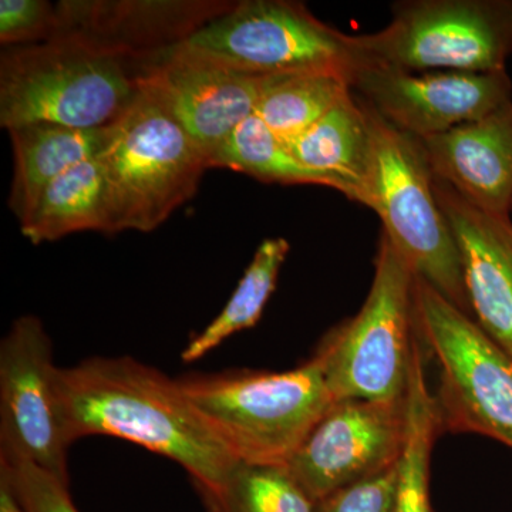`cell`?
I'll list each match as a JSON object with an SVG mask.
<instances>
[{
  "label": "cell",
  "instance_id": "cell-22",
  "mask_svg": "<svg viewBox=\"0 0 512 512\" xmlns=\"http://www.w3.org/2000/svg\"><path fill=\"white\" fill-rule=\"evenodd\" d=\"M291 245L285 238H266L231 298L210 325L195 335L181 353L184 363L197 362L221 343L258 323L271 299Z\"/></svg>",
  "mask_w": 512,
  "mask_h": 512
},
{
  "label": "cell",
  "instance_id": "cell-15",
  "mask_svg": "<svg viewBox=\"0 0 512 512\" xmlns=\"http://www.w3.org/2000/svg\"><path fill=\"white\" fill-rule=\"evenodd\" d=\"M456 239L471 315L512 356L511 215L481 210L434 177Z\"/></svg>",
  "mask_w": 512,
  "mask_h": 512
},
{
  "label": "cell",
  "instance_id": "cell-26",
  "mask_svg": "<svg viewBox=\"0 0 512 512\" xmlns=\"http://www.w3.org/2000/svg\"><path fill=\"white\" fill-rule=\"evenodd\" d=\"M399 463L326 495L315 503V512H393L399 485Z\"/></svg>",
  "mask_w": 512,
  "mask_h": 512
},
{
  "label": "cell",
  "instance_id": "cell-11",
  "mask_svg": "<svg viewBox=\"0 0 512 512\" xmlns=\"http://www.w3.org/2000/svg\"><path fill=\"white\" fill-rule=\"evenodd\" d=\"M137 86L210 158L254 116L268 76L245 72L183 42L133 64Z\"/></svg>",
  "mask_w": 512,
  "mask_h": 512
},
{
  "label": "cell",
  "instance_id": "cell-29",
  "mask_svg": "<svg viewBox=\"0 0 512 512\" xmlns=\"http://www.w3.org/2000/svg\"><path fill=\"white\" fill-rule=\"evenodd\" d=\"M208 512H220V511H217V510H212V508H207Z\"/></svg>",
  "mask_w": 512,
  "mask_h": 512
},
{
  "label": "cell",
  "instance_id": "cell-4",
  "mask_svg": "<svg viewBox=\"0 0 512 512\" xmlns=\"http://www.w3.org/2000/svg\"><path fill=\"white\" fill-rule=\"evenodd\" d=\"M414 285L412 266L382 232L365 303L356 316L333 329L313 355L335 402L404 399L416 342Z\"/></svg>",
  "mask_w": 512,
  "mask_h": 512
},
{
  "label": "cell",
  "instance_id": "cell-8",
  "mask_svg": "<svg viewBox=\"0 0 512 512\" xmlns=\"http://www.w3.org/2000/svg\"><path fill=\"white\" fill-rule=\"evenodd\" d=\"M355 42L370 62L406 72H503L512 0H404L384 28Z\"/></svg>",
  "mask_w": 512,
  "mask_h": 512
},
{
  "label": "cell",
  "instance_id": "cell-9",
  "mask_svg": "<svg viewBox=\"0 0 512 512\" xmlns=\"http://www.w3.org/2000/svg\"><path fill=\"white\" fill-rule=\"evenodd\" d=\"M188 46L259 76L336 72L355 79L372 63L346 35L293 0H242L185 40Z\"/></svg>",
  "mask_w": 512,
  "mask_h": 512
},
{
  "label": "cell",
  "instance_id": "cell-30",
  "mask_svg": "<svg viewBox=\"0 0 512 512\" xmlns=\"http://www.w3.org/2000/svg\"><path fill=\"white\" fill-rule=\"evenodd\" d=\"M511 212H512V210H511Z\"/></svg>",
  "mask_w": 512,
  "mask_h": 512
},
{
  "label": "cell",
  "instance_id": "cell-13",
  "mask_svg": "<svg viewBox=\"0 0 512 512\" xmlns=\"http://www.w3.org/2000/svg\"><path fill=\"white\" fill-rule=\"evenodd\" d=\"M352 89L384 120L419 140L481 119L512 101L507 70L406 72L369 63L357 70Z\"/></svg>",
  "mask_w": 512,
  "mask_h": 512
},
{
  "label": "cell",
  "instance_id": "cell-23",
  "mask_svg": "<svg viewBox=\"0 0 512 512\" xmlns=\"http://www.w3.org/2000/svg\"><path fill=\"white\" fill-rule=\"evenodd\" d=\"M211 167L229 168L265 183L329 188L328 181L299 163L256 114L239 124L212 154Z\"/></svg>",
  "mask_w": 512,
  "mask_h": 512
},
{
  "label": "cell",
  "instance_id": "cell-7",
  "mask_svg": "<svg viewBox=\"0 0 512 512\" xmlns=\"http://www.w3.org/2000/svg\"><path fill=\"white\" fill-rule=\"evenodd\" d=\"M420 340L437 360L441 430L490 437L512 450V356L473 316L423 279L414 285Z\"/></svg>",
  "mask_w": 512,
  "mask_h": 512
},
{
  "label": "cell",
  "instance_id": "cell-24",
  "mask_svg": "<svg viewBox=\"0 0 512 512\" xmlns=\"http://www.w3.org/2000/svg\"><path fill=\"white\" fill-rule=\"evenodd\" d=\"M201 497L205 507L220 512H315L285 466L239 464L221 493Z\"/></svg>",
  "mask_w": 512,
  "mask_h": 512
},
{
  "label": "cell",
  "instance_id": "cell-12",
  "mask_svg": "<svg viewBox=\"0 0 512 512\" xmlns=\"http://www.w3.org/2000/svg\"><path fill=\"white\" fill-rule=\"evenodd\" d=\"M406 396L399 402L339 400L285 464L313 503L399 463L406 443Z\"/></svg>",
  "mask_w": 512,
  "mask_h": 512
},
{
  "label": "cell",
  "instance_id": "cell-14",
  "mask_svg": "<svg viewBox=\"0 0 512 512\" xmlns=\"http://www.w3.org/2000/svg\"><path fill=\"white\" fill-rule=\"evenodd\" d=\"M235 2L221 0H64L49 40L137 64L190 39ZM47 40V42H49Z\"/></svg>",
  "mask_w": 512,
  "mask_h": 512
},
{
  "label": "cell",
  "instance_id": "cell-2",
  "mask_svg": "<svg viewBox=\"0 0 512 512\" xmlns=\"http://www.w3.org/2000/svg\"><path fill=\"white\" fill-rule=\"evenodd\" d=\"M184 396L241 464L285 466L335 403L315 356L286 372L177 379Z\"/></svg>",
  "mask_w": 512,
  "mask_h": 512
},
{
  "label": "cell",
  "instance_id": "cell-25",
  "mask_svg": "<svg viewBox=\"0 0 512 512\" xmlns=\"http://www.w3.org/2000/svg\"><path fill=\"white\" fill-rule=\"evenodd\" d=\"M13 490L26 512H79L67 490V481L29 461L0 456Z\"/></svg>",
  "mask_w": 512,
  "mask_h": 512
},
{
  "label": "cell",
  "instance_id": "cell-21",
  "mask_svg": "<svg viewBox=\"0 0 512 512\" xmlns=\"http://www.w3.org/2000/svg\"><path fill=\"white\" fill-rule=\"evenodd\" d=\"M352 79L336 72L274 74L265 80L255 114L288 143L352 93Z\"/></svg>",
  "mask_w": 512,
  "mask_h": 512
},
{
  "label": "cell",
  "instance_id": "cell-20",
  "mask_svg": "<svg viewBox=\"0 0 512 512\" xmlns=\"http://www.w3.org/2000/svg\"><path fill=\"white\" fill-rule=\"evenodd\" d=\"M423 357L420 339L416 336L406 390V443L399 463V485L393 512H433L430 458L441 424L436 397L427 386Z\"/></svg>",
  "mask_w": 512,
  "mask_h": 512
},
{
  "label": "cell",
  "instance_id": "cell-17",
  "mask_svg": "<svg viewBox=\"0 0 512 512\" xmlns=\"http://www.w3.org/2000/svg\"><path fill=\"white\" fill-rule=\"evenodd\" d=\"M285 146L299 163L325 178L329 188L360 204L372 158L373 131L369 109L353 90Z\"/></svg>",
  "mask_w": 512,
  "mask_h": 512
},
{
  "label": "cell",
  "instance_id": "cell-19",
  "mask_svg": "<svg viewBox=\"0 0 512 512\" xmlns=\"http://www.w3.org/2000/svg\"><path fill=\"white\" fill-rule=\"evenodd\" d=\"M20 229L33 245L84 231L116 234L100 156L76 165L47 185Z\"/></svg>",
  "mask_w": 512,
  "mask_h": 512
},
{
  "label": "cell",
  "instance_id": "cell-6",
  "mask_svg": "<svg viewBox=\"0 0 512 512\" xmlns=\"http://www.w3.org/2000/svg\"><path fill=\"white\" fill-rule=\"evenodd\" d=\"M116 234L153 232L192 200L208 158L147 93L138 92L109 126L100 154Z\"/></svg>",
  "mask_w": 512,
  "mask_h": 512
},
{
  "label": "cell",
  "instance_id": "cell-5",
  "mask_svg": "<svg viewBox=\"0 0 512 512\" xmlns=\"http://www.w3.org/2000/svg\"><path fill=\"white\" fill-rule=\"evenodd\" d=\"M138 92L133 66L72 43L9 47L0 56V126L107 127Z\"/></svg>",
  "mask_w": 512,
  "mask_h": 512
},
{
  "label": "cell",
  "instance_id": "cell-16",
  "mask_svg": "<svg viewBox=\"0 0 512 512\" xmlns=\"http://www.w3.org/2000/svg\"><path fill=\"white\" fill-rule=\"evenodd\" d=\"M420 143L437 180L481 210L511 215L512 101Z\"/></svg>",
  "mask_w": 512,
  "mask_h": 512
},
{
  "label": "cell",
  "instance_id": "cell-27",
  "mask_svg": "<svg viewBox=\"0 0 512 512\" xmlns=\"http://www.w3.org/2000/svg\"><path fill=\"white\" fill-rule=\"evenodd\" d=\"M55 23L56 6L46 0L0 2V43L8 49L47 42Z\"/></svg>",
  "mask_w": 512,
  "mask_h": 512
},
{
  "label": "cell",
  "instance_id": "cell-10",
  "mask_svg": "<svg viewBox=\"0 0 512 512\" xmlns=\"http://www.w3.org/2000/svg\"><path fill=\"white\" fill-rule=\"evenodd\" d=\"M59 369L42 320L16 319L0 342V456L29 461L69 483Z\"/></svg>",
  "mask_w": 512,
  "mask_h": 512
},
{
  "label": "cell",
  "instance_id": "cell-28",
  "mask_svg": "<svg viewBox=\"0 0 512 512\" xmlns=\"http://www.w3.org/2000/svg\"><path fill=\"white\" fill-rule=\"evenodd\" d=\"M0 512H26L3 468H0Z\"/></svg>",
  "mask_w": 512,
  "mask_h": 512
},
{
  "label": "cell",
  "instance_id": "cell-1",
  "mask_svg": "<svg viewBox=\"0 0 512 512\" xmlns=\"http://www.w3.org/2000/svg\"><path fill=\"white\" fill-rule=\"evenodd\" d=\"M70 444L110 436L170 458L198 491L218 494L239 461L188 402L177 380L131 357H93L59 369Z\"/></svg>",
  "mask_w": 512,
  "mask_h": 512
},
{
  "label": "cell",
  "instance_id": "cell-3",
  "mask_svg": "<svg viewBox=\"0 0 512 512\" xmlns=\"http://www.w3.org/2000/svg\"><path fill=\"white\" fill-rule=\"evenodd\" d=\"M367 109L373 146L360 204L376 212L383 234L417 278L473 316L456 239L441 210L419 138L392 126L372 107Z\"/></svg>",
  "mask_w": 512,
  "mask_h": 512
},
{
  "label": "cell",
  "instance_id": "cell-18",
  "mask_svg": "<svg viewBox=\"0 0 512 512\" xmlns=\"http://www.w3.org/2000/svg\"><path fill=\"white\" fill-rule=\"evenodd\" d=\"M15 174L8 205L19 220H28L42 192L57 177L99 157L109 140V126L73 128L33 123L9 130Z\"/></svg>",
  "mask_w": 512,
  "mask_h": 512
}]
</instances>
